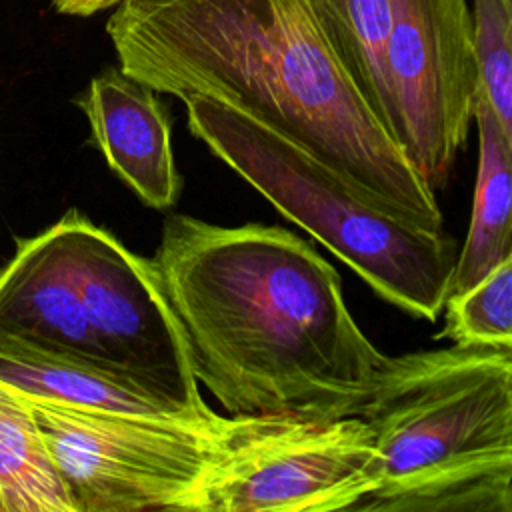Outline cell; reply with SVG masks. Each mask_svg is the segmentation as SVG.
<instances>
[{
	"instance_id": "1",
	"label": "cell",
	"mask_w": 512,
	"mask_h": 512,
	"mask_svg": "<svg viewBox=\"0 0 512 512\" xmlns=\"http://www.w3.org/2000/svg\"><path fill=\"white\" fill-rule=\"evenodd\" d=\"M150 260L196 380L230 414L356 416L386 354L310 242L280 226L170 214Z\"/></svg>"
},
{
	"instance_id": "2",
	"label": "cell",
	"mask_w": 512,
	"mask_h": 512,
	"mask_svg": "<svg viewBox=\"0 0 512 512\" xmlns=\"http://www.w3.org/2000/svg\"><path fill=\"white\" fill-rule=\"evenodd\" d=\"M120 70L158 94L210 96L288 136L394 218L442 230L434 188L388 136L308 0H120Z\"/></svg>"
},
{
	"instance_id": "3",
	"label": "cell",
	"mask_w": 512,
	"mask_h": 512,
	"mask_svg": "<svg viewBox=\"0 0 512 512\" xmlns=\"http://www.w3.org/2000/svg\"><path fill=\"white\" fill-rule=\"evenodd\" d=\"M356 416L380 472L358 512H512V346L386 356Z\"/></svg>"
},
{
	"instance_id": "4",
	"label": "cell",
	"mask_w": 512,
	"mask_h": 512,
	"mask_svg": "<svg viewBox=\"0 0 512 512\" xmlns=\"http://www.w3.org/2000/svg\"><path fill=\"white\" fill-rule=\"evenodd\" d=\"M188 130L304 228L382 300L436 322L450 294L456 244L362 198L336 170L254 116L202 94L182 98Z\"/></svg>"
},
{
	"instance_id": "5",
	"label": "cell",
	"mask_w": 512,
	"mask_h": 512,
	"mask_svg": "<svg viewBox=\"0 0 512 512\" xmlns=\"http://www.w3.org/2000/svg\"><path fill=\"white\" fill-rule=\"evenodd\" d=\"M26 402L76 512H194L230 424Z\"/></svg>"
},
{
	"instance_id": "6",
	"label": "cell",
	"mask_w": 512,
	"mask_h": 512,
	"mask_svg": "<svg viewBox=\"0 0 512 512\" xmlns=\"http://www.w3.org/2000/svg\"><path fill=\"white\" fill-rule=\"evenodd\" d=\"M378 484L360 416L232 414L194 512H358Z\"/></svg>"
},
{
	"instance_id": "7",
	"label": "cell",
	"mask_w": 512,
	"mask_h": 512,
	"mask_svg": "<svg viewBox=\"0 0 512 512\" xmlns=\"http://www.w3.org/2000/svg\"><path fill=\"white\" fill-rule=\"evenodd\" d=\"M54 226L108 362L190 412L216 414L200 396L188 342L152 260L74 208Z\"/></svg>"
},
{
	"instance_id": "8",
	"label": "cell",
	"mask_w": 512,
	"mask_h": 512,
	"mask_svg": "<svg viewBox=\"0 0 512 512\" xmlns=\"http://www.w3.org/2000/svg\"><path fill=\"white\" fill-rule=\"evenodd\" d=\"M386 68L398 144L432 186L466 146L476 94L472 14L466 0H394Z\"/></svg>"
},
{
	"instance_id": "9",
	"label": "cell",
	"mask_w": 512,
	"mask_h": 512,
	"mask_svg": "<svg viewBox=\"0 0 512 512\" xmlns=\"http://www.w3.org/2000/svg\"><path fill=\"white\" fill-rule=\"evenodd\" d=\"M156 94L120 68H108L90 80L76 104L110 170L148 208L168 210L180 198L182 178L170 118Z\"/></svg>"
},
{
	"instance_id": "10",
	"label": "cell",
	"mask_w": 512,
	"mask_h": 512,
	"mask_svg": "<svg viewBox=\"0 0 512 512\" xmlns=\"http://www.w3.org/2000/svg\"><path fill=\"white\" fill-rule=\"evenodd\" d=\"M0 336L114 368L90 328L54 224L20 240L0 270Z\"/></svg>"
},
{
	"instance_id": "11",
	"label": "cell",
	"mask_w": 512,
	"mask_h": 512,
	"mask_svg": "<svg viewBox=\"0 0 512 512\" xmlns=\"http://www.w3.org/2000/svg\"><path fill=\"white\" fill-rule=\"evenodd\" d=\"M0 384L26 400L134 416L214 422L220 414L190 412L144 388L134 378L74 356L48 352L0 336Z\"/></svg>"
},
{
	"instance_id": "12",
	"label": "cell",
	"mask_w": 512,
	"mask_h": 512,
	"mask_svg": "<svg viewBox=\"0 0 512 512\" xmlns=\"http://www.w3.org/2000/svg\"><path fill=\"white\" fill-rule=\"evenodd\" d=\"M472 122L478 128V170L470 228L462 252L456 254L450 294L466 290L512 256V138L502 132L496 116L480 98H474Z\"/></svg>"
},
{
	"instance_id": "13",
	"label": "cell",
	"mask_w": 512,
	"mask_h": 512,
	"mask_svg": "<svg viewBox=\"0 0 512 512\" xmlns=\"http://www.w3.org/2000/svg\"><path fill=\"white\" fill-rule=\"evenodd\" d=\"M308 2L354 86L388 136L398 144V112L386 68L394 0Z\"/></svg>"
},
{
	"instance_id": "14",
	"label": "cell",
	"mask_w": 512,
	"mask_h": 512,
	"mask_svg": "<svg viewBox=\"0 0 512 512\" xmlns=\"http://www.w3.org/2000/svg\"><path fill=\"white\" fill-rule=\"evenodd\" d=\"M0 512H76L28 402L2 384Z\"/></svg>"
},
{
	"instance_id": "15",
	"label": "cell",
	"mask_w": 512,
	"mask_h": 512,
	"mask_svg": "<svg viewBox=\"0 0 512 512\" xmlns=\"http://www.w3.org/2000/svg\"><path fill=\"white\" fill-rule=\"evenodd\" d=\"M446 324L436 338L458 344L512 346V256L444 302Z\"/></svg>"
},
{
	"instance_id": "16",
	"label": "cell",
	"mask_w": 512,
	"mask_h": 512,
	"mask_svg": "<svg viewBox=\"0 0 512 512\" xmlns=\"http://www.w3.org/2000/svg\"><path fill=\"white\" fill-rule=\"evenodd\" d=\"M476 94L512 138V0H472Z\"/></svg>"
},
{
	"instance_id": "17",
	"label": "cell",
	"mask_w": 512,
	"mask_h": 512,
	"mask_svg": "<svg viewBox=\"0 0 512 512\" xmlns=\"http://www.w3.org/2000/svg\"><path fill=\"white\" fill-rule=\"evenodd\" d=\"M120 0H52L54 8L70 16H90L100 10L112 8Z\"/></svg>"
}]
</instances>
